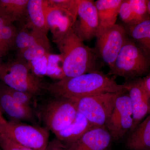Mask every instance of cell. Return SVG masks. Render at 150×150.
Segmentation results:
<instances>
[{"label":"cell","mask_w":150,"mask_h":150,"mask_svg":"<svg viewBox=\"0 0 150 150\" xmlns=\"http://www.w3.org/2000/svg\"><path fill=\"white\" fill-rule=\"evenodd\" d=\"M127 83H117L115 79L99 71L71 78H64L47 84L46 91L53 97L76 100L105 93H125Z\"/></svg>","instance_id":"1"},{"label":"cell","mask_w":150,"mask_h":150,"mask_svg":"<svg viewBox=\"0 0 150 150\" xmlns=\"http://www.w3.org/2000/svg\"><path fill=\"white\" fill-rule=\"evenodd\" d=\"M55 43L61 53V69L64 78L98 71V57L95 51L85 44L73 28Z\"/></svg>","instance_id":"2"},{"label":"cell","mask_w":150,"mask_h":150,"mask_svg":"<svg viewBox=\"0 0 150 150\" xmlns=\"http://www.w3.org/2000/svg\"><path fill=\"white\" fill-rule=\"evenodd\" d=\"M28 62L18 57L0 65V81L16 90L29 94L34 98L46 91V83L30 71Z\"/></svg>","instance_id":"3"},{"label":"cell","mask_w":150,"mask_h":150,"mask_svg":"<svg viewBox=\"0 0 150 150\" xmlns=\"http://www.w3.org/2000/svg\"><path fill=\"white\" fill-rule=\"evenodd\" d=\"M0 134L17 144L34 150H46L49 131L45 127L34 126L22 121L7 120L0 113Z\"/></svg>","instance_id":"4"},{"label":"cell","mask_w":150,"mask_h":150,"mask_svg":"<svg viewBox=\"0 0 150 150\" xmlns=\"http://www.w3.org/2000/svg\"><path fill=\"white\" fill-rule=\"evenodd\" d=\"M149 66V56L127 36L115 62L109 68L108 75L126 79L134 77L146 73Z\"/></svg>","instance_id":"5"},{"label":"cell","mask_w":150,"mask_h":150,"mask_svg":"<svg viewBox=\"0 0 150 150\" xmlns=\"http://www.w3.org/2000/svg\"><path fill=\"white\" fill-rule=\"evenodd\" d=\"M75 101L63 97H53L40 108L38 116L45 128L54 134L69 125L78 113Z\"/></svg>","instance_id":"6"},{"label":"cell","mask_w":150,"mask_h":150,"mask_svg":"<svg viewBox=\"0 0 150 150\" xmlns=\"http://www.w3.org/2000/svg\"><path fill=\"white\" fill-rule=\"evenodd\" d=\"M123 93H105L97 94L73 100L78 112L84 115L94 126H105L110 117L116 98Z\"/></svg>","instance_id":"7"},{"label":"cell","mask_w":150,"mask_h":150,"mask_svg":"<svg viewBox=\"0 0 150 150\" xmlns=\"http://www.w3.org/2000/svg\"><path fill=\"white\" fill-rule=\"evenodd\" d=\"M124 25L116 24L97 36L94 50L109 68L113 64L127 37Z\"/></svg>","instance_id":"8"},{"label":"cell","mask_w":150,"mask_h":150,"mask_svg":"<svg viewBox=\"0 0 150 150\" xmlns=\"http://www.w3.org/2000/svg\"><path fill=\"white\" fill-rule=\"evenodd\" d=\"M132 108L128 94L121 93L116 98L114 108L105 126L112 139H121L133 125Z\"/></svg>","instance_id":"9"},{"label":"cell","mask_w":150,"mask_h":150,"mask_svg":"<svg viewBox=\"0 0 150 150\" xmlns=\"http://www.w3.org/2000/svg\"><path fill=\"white\" fill-rule=\"evenodd\" d=\"M98 18L95 1L79 0L77 18L73 28L83 41H88L96 37Z\"/></svg>","instance_id":"10"},{"label":"cell","mask_w":150,"mask_h":150,"mask_svg":"<svg viewBox=\"0 0 150 150\" xmlns=\"http://www.w3.org/2000/svg\"><path fill=\"white\" fill-rule=\"evenodd\" d=\"M127 83L133 112L132 132L142 119L150 114V93L145 88L142 79Z\"/></svg>","instance_id":"11"},{"label":"cell","mask_w":150,"mask_h":150,"mask_svg":"<svg viewBox=\"0 0 150 150\" xmlns=\"http://www.w3.org/2000/svg\"><path fill=\"white\" fill-rule=\"evenodd\" d=\"M112 138L105 126H96L76 142L64 145L67 150H108Z\"/></svg>","instance_id":"12"},{"label":"cell","mask_w":150,"mask_h":150,"mask_svg":"<svg viewBox=\"0 0 150 150\" xmlns=\"http://www.w3.org/2000/svg\"><path fill=\"white\" fill-rule=\"evenodd\" d=\"M46 23L54 43L62 39L74 27L77 18L61 9L48 6L46 11Z\"/></svg>","instance_id":"13"},{"label":"cell","mask_w":150,"mask_h":150,"mask_svg":"<svg viewBox=\"0 0 150 150\" xmlns=\"http://www.w3.org/2000/svg\"><path fill=\"white\" fill-rule=\"evenodd\" d=\"M0 108L12 120L30 122L35 121V115L32 107L17 102L7 91L4 86L0 88Z\"/></svg>","instance_id":"14"},{"label":"cell","mask_w":150,"mask_h":150,"mask_svg":"<svg viewBox=\"0 0 150 150\" xmlns=\"http://www.w3.org/2000/svg\"><path fill=\"white\" fill-rule=\"evenodd\" d=\"M122 1V0H98L95 1L99 23L96 37L116 24Z\"/></svg>","instance_id":"15"},{"label":"cell","mask_w":150,"mask_h":150,"mask_svg":"<svg viewBox=\"0 0 150 150\" xmlns=\"http://www.w3.org/2000/svg\"><path fill=\"white\" fill-rule=\"evenodd\" d=\"M47 6V0H28L25 16L27 23L24 26L47 35L49 30L45 14Z\"/></svg>","instance_id":"16"},{"label":"cell","mask_w":150,"mask_h":150,"mask_svg":"<svg viewBox=\"0 0 150 150\" xmlns=\"http://www.w3.org/2000/svg\"><path fill=\"white\" fill-rule=\"evenodd\" d=\"M94 127L96 126L90 123L84 115L78 112L76 118L69 125L54 135L64 144H69L77 141Z\"/></svg>","instance_id":"17"},{"label":"cell","mask_w":150,"mask_h":150,"mask_svg":"<svg viewBox=\"0 0 150 150\" xmlns=\"http://www.w3.org/2000/svg\"><path fill=\"white\" fill-rule=\"evenodd\" d=\"M36 45H41L51 48L47 35L44 33L25 26L21 30L18 31L15 46L18 52Z\"/></svg>","instance_id":"18"},{"label":"cell","mask_w":150,"mask_h":150,"mask_svg":"<svg viewBox=\"0 0 150 150\" xmlns=\"http://www.w3.org/2000/svg\"><path fill=\"white\" fill-rule=\"evenodd\" d=\"M126 146L131 150H150V114L132 131Z\"/></svg>","instance_id":"19"},{"label":"cell","mask_w":150,"mask_h":150,"mask_svg":"<svg viewBox=\"0 0 150 150\" xmlns=\"http://www.w3.org/2000/svg\"><path fill=\"white\" fill-rule=\"evenodd\" d=\"M28 0H0V18L8 24L26 16Z\"/></svg>","instance_id":"20"},{"label":"cell","mask_w":150,"mask_h":150,"mask_svg":"<svg viewBox=\"0 0 150 150\" xmlns=\"http://www.w3.org/2000/svg\"><path fill=\"white\" fill-rule=\"evenodd\" d=\"M127 35L136 41L148 56H150V19L133 25H124Z\"/></svg>","instance_id":"21"},{"label":"cell","mask_w":150,"mask_h":150,"mask_svg":"<svg viewBox=\"0 0 150 150\" xmlns=\"http://www.w3.org/2000/svg\"><path fill=\"white\" fill-rule=\"evenodd\" d=\"M18 30L12 24L6 25L0 29V57L6 56L15 46Z\"/></svg>","instance_id":"22"},{"label":"cell","mask_w":150,"mask_h":150,"mask_svg":"<svg viewBox=\"0 0 150 150\" xmlns=\"http://www.w3.org/2000/svg\"><path fill=\"white\" fill-rule=\"evenodd\" d=\"M133 15V25L150 19L146 0H129Z\"/></svg>","instance_id":"23"},{"label":"cell","mask_w":150,"mask_h":150,"mask_svg":"<svg viewBox=\"0 0 150 150\" xmlns=\"http://www.w3.org/2000/svg\"><path fill=\"white\" fill-rule=\"evenodd\" d=\"M51 48L41 45L31 46L19 52L18 57L28 62L46 57L50 54Z\"/></svg>","instance_id":"24"},{"label":"cell","mask_w":150,"mask_h":150,"mask_svg":"<svg viewBox=\"0 0 150 150\" xmlns=\"http://www.w3.org/2000/svg\"><path fill=\"white\" fill-rule=\"evenodd\" d=\"M48 6L66 11L77 18L79 0H47Z\"/></svg>","instance_id":"25"},{"label":"cell","mask_w":150,"mask_h":150,"mask_svg":"<svg viewBox=\"0 0 150 150\" xmlns=\"http://www.w3.org/2000/svg\"><path fill=\"white\" fill-rule=\"evenodd\" d=\"M4 86L7 91L10 94L11 96L17 102L22 105L31 107L32 100H33V98L30 95L10 88L5 85H4Z\"/></svg>","instance_id":"26"},{"label":"cell","mask_w":150,"mask_h":150,"mask_svg":"<svg viewBox=\"0 0 150 150\" xmlns=\"http://www.w3.org/2000/svg\"><path fill=\"white\" fill-rule=\"evenodd\" d=\"M119 16L125 25H133V13L129 0H122L119 8Z\"/></svg>","instance_id":"27"},{"label":"cell","mask_w":150,"mask_h":150,"mask_svg":"<svg viewBox=\"0 0 150 150\" xmlns=\"http://www.w3.org/2000/svg\"><path fill=\"white\" fill-rule=\"evenodd\" d=\"M0 148L2 150H22L19 145L1 134Z\"/></svg>","instance_id":"28"},{"label":"cell","mask_w":150,"mask_h":150,"mask_svg":"<svg viewBox=\"0 0 150 150\" xmlns=\"http://www.w3.org/2000/svg\"><path fill=\"white\" fill-rule=\"evenodd\" d=\"M46 150H67L65 145L55 138L48 142Z\"/></svg>","instance_id":"29"},{"label":"cell","mask_w":150,"mask_h":150,"mask_svg":"<svg viewBox=\"0 0 150 150\" xmlns=\"http://www.w3.org/2000/svg\"><path fill=\"white\" fill-rule=\"evenodd\" d=\"M142 80L145 88L150 93V75Z\"/></svg>","instance_id":"30"},{"label":"cell","mask_w":150,"mask_h":150,"mask_svg":"<svg viewBox=\"0 0 150 150\" xmlns=\"http://www.w3.org/2000/svg\"><path fill=\"white\" fill-rule=\"evenodd\" d=\"M8 24H8V23L6 22L3 19L0 18V29H1L2 28L4 27L5 25Z\"/></svg>","instance_id":"31"},{"label":"cell","mask_w":150,"mask_h":150,"mask_svg":"<svg viewBox=\"0 0 150 150\" xmlns=\"http://www.w3.org/2000/svg\"><path fill=\"white\" fill-rule=\"evenodd\" d=\"M147 7L148 12L150 15V0L147 1Z\"/></svg>","instance_id":"32"},{"label":"cell","mask_w":150,"mask_h":150,"mask_svg":"<svg viewBox=\"0 0 150 150\" xmlns=\"http://www.w3.org/2000/svg\"><path fill=\"white\" fill-rule=\"evenodd\" d=\"M1 57H0V65L1 64H2V62H1Z\"/></svg>","instance_id":"33"},{"label":"cell","mask_w":150,"mask_h":150,"mask_svg":"<svg viewBox=\"0 0 150 150\" xmlns=\"http://www.w3.org/2000/svg\"><path fill=\"white\" fill-rule=\"evenodd\" d=\"M2 112V111L1 110V108H0V113H1Z\"/></svg>","instance_id":"34"}]
</instances>
